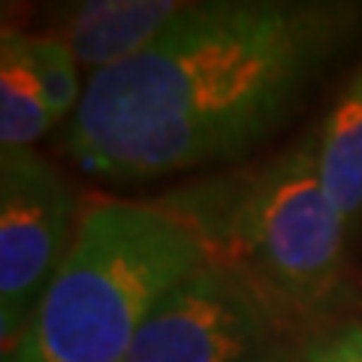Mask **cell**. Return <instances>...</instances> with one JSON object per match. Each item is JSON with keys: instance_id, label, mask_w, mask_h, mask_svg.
Listing matches in <instances>:
<instances>
[{"instance_id": "6da1fadb", "label": "cell", "mask_w": 362, "mask_h": 362, "mask_svg": "<svg viewBox=\"0 0 362 362\" xmlns=\"http://www.w3.org/2000/svg\"><path fill=\"white\" fill-rule=\"evenodd\" d=\"M359 33L362 4H185L148 49L90 73L66 151L106 178L235 160L284 124Z\"/></svg>"}, {"instance_id": "7a4b0ae2", "label": "cell", "mask_w": 362, "mask_h": 362, "mask_svg": "<svg viewBox=\"0 0 362 362\" xmlns=\"http://www.w3.org/2000/svg\"><path fill=\"white\" fill-rule=\"evenodd\" d=\"M206 263L199 233L163 202H90L4 362H121L145 320Z\"/></svg>"}, {"instance_id": "3957f363", "label": "cell", "mask_w": 362, "mask_h": 362, "mask_svg": "<svg viewBox=\"0 0 362 362\" xmlns=\"http://www.w3.org/2000/svg\"><path fill=\"white\" fill-rule=\"evenodd\" d=\"M160 202L199 233L209 259L254 281L287 314L329 311L344 287L350 226L323 187L317 130L257 169Z\"/></svg>"}, {"instance_id": "277c9868", "label": "cell", "mask_w": 362, "mask_h": 362, "mask_svg": "<svg viewBox=\"0 0 362 362\" xmlns=\"http://www.w3.org/2000/svg\"><path fill=\"white\" fill-rule=\"evenodd\" d=\"M121 362H287V311L209 259L145 320Z\"/></svg>"}, {"instance_id": "5b68a950", "label": "cell", "mask_w": 362, "mask_h": 362, "mask_svg": "<svg viewBox=\"0 0 362 362\" xmlns=\"http://www.w3.org/2000/svg\"><path fill=\"white\" fill-rule=\"evenodd\" d=\"M66 178L33 151L0 154V347L13 350L76 235Z\"/></svg>"}, {"instance_id": "8992f818", "label": "cell", "mask_w": 362, "mask_h": 362, "mask_svg": "<svg viewBox=\"0 0 362 362\" xmlns=\"http://www.w3.org/2000/svg\"><path fill=\"white\" fill-rule=\"evenodd\" d=\"M181 9L178 0H90L66 16L64 40L78 64L100 73L148 49Z\"/></svg>"}, {"instance_id": "52a82bcc", "label": "cell", "mask_w": 362, "mask_h": 362, "mask_svg": "<svg viewBox=\"0 0 362 362\" xmlns=\"http://www.w3.org/2000/svg\"><path fill=\"white\" fill-rule=\"evenodd\" d=\"M320 178L347 226L362 218V64L317 127Z\"/></svg>"}, {"instance_id": "ba28073f", "label": "cell", "mask_w": 362, "mask_h": 362, "mask_svg": "<svg viewBox=\"0 0 362 362\" xmlns=\"http://www.w3.org/2000/svg\"><path fill=\"white\" fill-rule=\"evenodd\" d=\"M42 88L30 58V37L4 28L0 40V154L30 151V145L52 127Z\"/></svg>"}, {"instance_id": "9c48e42d", "label": "cell", "mask_w": 362, "mask_h": 362, "mask_svg": "<svg viewBox=\"0 0 362 362\" xmlns=\"http://www.w3.org/2000/svg\"><path fill=\"white\" fill-rule=\"evenodd\" d=\"M30 58H33V70H37L52 121L58 124L66 115L73 118L85 90L78 85V61L70 49V42L64 37H54V33L30 37Z\"/></svg>"}, {"instance_id": "30bf717a", "label": "cell", "mask_w": 362, "mask_h": 362, "mask_svg": "<svg viewBox=\"0 0 362 362\" xmlns=\"http://www.w3.org/2000/svg\"><path fill=\"white\" fill-rule=\"evenodd\" d=\"M299 362H362V317L317 332L302 344Z\"/></svg>"}]
</instances>
